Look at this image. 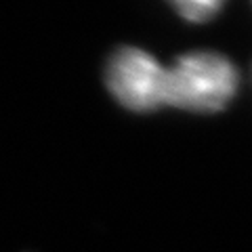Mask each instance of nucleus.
Instances as JSON below:
<instances>
[{"instance_id":"f257e3e1","label":"nucleus","mask_w":252,"mask_h":252,"mask_svg":"<svg viewBox=\"0 0 252 252\" xmlns=\"http://www.w3.org/2000/svg\"><path fill=\"white\" fill-rule=\"evenodd\" d=\"M233 65L220 55L195 53L166 69L164 105L189 112H217L235 93Z\"/></svg>"},{"instance_id":"f03ea898","label":"nucleus","mask_w":252,"mask_h":252,"mask_svg":"<svg viewBox=\"0 0 252 252\" xmlns=\"http://www.w3.org/2000/svg\"><path fill=\"white\" fill-rule=\"evenodd\" d=\"M107 89L132 112H152L164 105L166 69L139 49L118 51L107 63Z\"/></svg>"},{"instance_id":"7ed1b4c3","label":"nucleus","mask_w":252,"mask_h":252,"mask_svg":"<svg viewBox=\"0 0 252 252\" xmlns=\"http://www.w3.org/2000/svg\"><path fill=\"white\" fill-rule=\"evenodd\" d=\"M181 17H185L187 21H206L219 11V2L212 0H202V2H179L175 4Z\"/></svg>"}]
</instances>
